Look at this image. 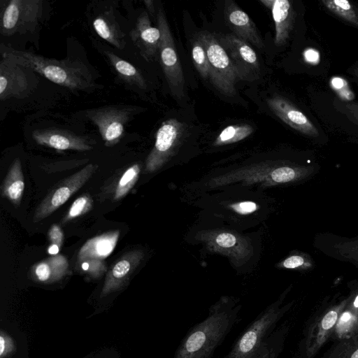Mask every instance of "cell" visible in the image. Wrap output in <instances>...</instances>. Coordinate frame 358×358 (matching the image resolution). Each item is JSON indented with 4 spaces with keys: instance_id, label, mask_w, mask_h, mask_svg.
<instances>
[{
    "instance_id": "cell-1",
    "label": "cell",
    "mask_w": 358,
    "mask_h": 358,
    "mask_svg": "<svg viewBox=\"0 0 358 358\" xmlns=\"http://www.w3.org/2000/svg\"><path fill=\"white\" fill-rule=\"evenodd\" d=\"M241 308L233 298H220L182 339L173 358H210L238 322Z\"/></svg>"
},
{
    "instance_id": "cell-2",
    "label": "cell",
    "mask_w": 358,
    "mask_h": 358,
    "mask_svg": "<svg viewBox=\"0 0 358 358\" xmlns=\"http://www.w3.org/2000/svg\"><path fill=\"white\" fill-rule=\"evenodd\" d=\"M2 57L7 58L50 81L71 90L90 92L94 87L89 69L78 60H58L27 51L5 48Z\"/></svg>"
},
{
    "instance_id": "cell-3",
    "label": "cell",
    "mask_w": 358,
    "mask_h": 358,
    "mask_svg": "<svg viewBox=\"0 0 358 358\" xmlns=\"http://www.w3.org/2000/svg\"><path fill=\"white\" fill-rule=\"evenodd\" d=\"M308 96L315 117L329 131L358 142V101L345 100L315 87L309 90Z\"/></svg>"
},
{
    "instance_id": "cell-4",
    "label": "cell",
    "mask_w": 358,
    "mask_h": 358,
    "mask_svg": "<svg viewBox=\"0 0 358 358\" xmlns=\"http://www.w3.org/2000/svg\"><path fill=\"white\" fill-rule=\"evenodd\" d=\"M278 303L264 309L238 338L225 358H255L283 313Z\"/></svg>"
},
{
    "instance_id": "cell-5",
    "label": "cell",
    "mask_w": 358,
    "mask_h": 358,
    "mask_svg": "<svg viewBox=\"0 0 358 358\" xmlns=\"http://www.w3.org/2000/svg\"><path fill=\"white\" fill-rule=\"evenodd\" d=\"M198 37L207 53L210 68L209 78L213 85L226 96L235 95V83L238 78L226 50L215 36L207 31L200 32Z\"/></svg>"
},
{
    "instance_id": "cell-6",
    "label": "cell",
    "mask_w": 358,
    "mask_h": 358,
    "mask_svg": "<svg viewBox=\"0 0 358 358\" xmlns=\"http://www.w3.org/2000/svg\"><path fill=\"white\" fill-rule=\"evenodd\" d=\"M266 103L279 119L299 134L312 140H327L323 127L311 111L303 110L290 99L280 94L269 97Z\"/></svg>"
},
{
    "instance_id": "cell-7",
    "label": "cell",
    "mask_w": 358,
    "mask_h": 358,
    "mask_svg": "<svg viewBox=\"0 0 358 358\" xmlns=\"http://www.w3.org/2000/svg\"><path fill=\"white\" fill-rule=\"evenodd\" d=\"M120 237L119 230H113L94 236L80 248L76 268L93 278L101 277L106 271L105 259L114 250Z\"/></svg>"
},
{
    "instance_id": "cell-8",
    "label": "cell",
    "mask_w": 358,
    "mask_h": 358,
    "mask_svg": "<svg viewBox=\"0 0 358 358\" xmlns=\"http://www.w3.org/2000/svg\"><path fill=\"white\" fill-rule=\"evenodd\" d=\"M43 14L41 0H10L3 7L1 15V32L4 36L33 30Z\"/></svg>"
},
{
    "instance_id": "cell-9",
    "label": "cell",
    "mask_w": 358,
    "mask_h": 358,
    "mask_svg": "<svg viewBox=\"0 0 358 358\" xmlns=\"http://www.w3.org/2000/svg\"><path fill=\"white\" fill-rule=\"evenodd\" d=\"M157 17L161 32L159 47L161 65L173 95L181 98L185 87L183 70L168 22L162 9H159Z\"/></svg>"
},
{
    "instance_id": "cell-10",
    "label": "cell",
    "mask_w": 358,
    "mask_h": 358,
    "mask_svg": "<svg viewBox=\"0 0 358 358\" xmlns=\"http://www.w3.org/2000/svg\"><path fill=\"white\" fill-rule=\"evenodd\" d=\"M97 169V164H90L53 187L36 208L34 222L48 217L64 204L90 180Z\"/></svg>"
},
{
    "instance_id": "cell-11",
    "label": "cell",
    "mask_w": 358,
    "mask_h": 358,
    "mask_svg": "<svg viewBox=\"0 0 358 358\" xmlns=\"http://www.w3.org/2000/svg\"><path fill=\"white\" fill-rule=\"evenodd\" d=\"M219 41L229 55L238 80L251 82L259 78V59L248 43L234 34L222 35Z\"/></svg>"
},
{
    "instance_id": "cell-12",
    "label": "cell",
    "mask_w": 358,
    "mask_h": 358,
    "mask_svg": "<svg viewBox=\"0 0 358 358\" xmlns=\"http://www.w3.org/2000/svg\"><path fill=\"white\" fill-rule=\"evenodd\" d=\"M185 131V124L176 118L164 121L159 127L153 148L145 161V171L152 173L172 155Z\"/></svg>"
},
{
    "instance_id": "cell-13",
    "label": "cell",
    "mask_w": 358,
    "mask_h": 358,
    "mask_svg": "<svg viewBox=\"0 0 358 358\" xmlns=\"http://www.w3.org/2000/svg\"><path fill=\"white\" fill-rule=\"evenodd\" d=\"M88 118L98 127L105 145L117 144L123 136L124 127L131 115V109L115 106L89 110Z\"/></svg>"
},
{
    "instance_id": "cell-14",
    "label": "cell",
    "mask_w": 358,
    "mask_h": 358,
    "mask_svg": "<svg viewBox=\"0 0 358 358\" xmlns=\"http://www.w3.org/2000/svg\"><path fill=\"white\" fill-rule=\"evenodd\" d=\"M27 68L7 58L2 57L0 64V99L24 97L30 90Z\"/></svg>"
},
{
    "instance_id": "cell-15",
    "label": "cell",
    "mask_w": 358,
    "mask_h": 358,
    "mask_svg": "<svg viewBox=\"0 0 358 358\" xmlns=\"http://www.w3.org/2000/svg\"><path fill=\"white\" fill-rule=\"evenodd\" d=\"M32 137L38 145L57 150L88 151L93 148L87 137L57 128L34 130Z\"/></svg>"
},
{
    "instance_id": "cell-16",
    "label": "cell",
    "mask_w": 358,
    "mask_h": 358,
    "mask_svg": "<svg viewBox=\"0 0 358 358\" xmlns=\"http://www.w3.org/2000/svg\"><path fill=\"white\" fill-rule=\"evenodd\" d=\"M224 15L226 23L234 35L251 43L258 49H263L264 44L254 22L250 16L231 0L224 2Z\"/></svg>"
},
{
    "instance_id": "cell-17",
    "label": "cell",
    "mask_w": 358,
    "mask_h": 358,
    "mask_svg": "<svg viewBox=\"0 0 358 358\" xmlns=\"http://www.w3.org/2000/svg\"><path fill=\"white\" fill-rule=\"evenodd\" d=\"M143 256L141 250H133L117 259L106 274L101 294L106 295L122 288L138 266Z\"/></svg>"
},
{
    "instance_id": "cell-18",
    "label": "cell",
    "mask_w": 358,
    "mask_h": 358,
    "mask_svg": "<svg viewBox=\"0 0 358 358\" xmlns=\"http://www.w3.org/2000/svg\"><path fill=\"white\" fill-rule=\"evenodd\" d=\"M130 37L138 48L141 56L150 61L159 50L161 32L158 27H154L147 12L143 11L138 17Z\"/></svg>"
},
{
    "instance_id": "cell-19",
    "label": "cell",
    "mask_w": 358,
    "mask_h": 358,
    "mask_svg": "<svg viewBox=\"0 0 358 358\" xmlns=\"http://www.w3.org/2000/svg\"><path fill=\"white\" fill-rule=\"evenodd\" d=\"M275 34L274 43L278 47L287 44L296 22L297 13L293 1L273 0L271 7Z\"/></svg>"
},
{
    "instance_id": "cell-20",
    "label": "cell",
    "mask_w": 358,
    "mask_h": 358,
    "mask_svg": "<svg viewBox=\"0 0 358 358\" xmlns=\"http://www.w3.org/2000/svg\"><path fill=\"white\" fill-rule=\"evenodd\" d=\"M69 273L67 259L62 254L53 255L32 266L31 278L38 282L52 283L59 281Z\"/></svg>"
},
{
    "instance_id": "cell-21",
    "label": "cell",
    "mask_w": 358,
    "mask_h": 358,
    "mask_svg": "<svg viewBox=\"0 0 358 358\" xmlns=\"http://www.w3.org/2000/svg\"><path fill=\"white\" fill-rule=\"evenodd\" d=\"M24 189V179L20 159L17 157L11 164L1 185V195L15 208L21 203Z\"/></svg>"
},
{
    "instance_id": "cell-22",
    "label": "cell",
    "mask_w": 358,
    "mask_h": 358,
    "mask_svg": "<svg viewBox=\"0 0 358 358\" xmlns=\"http://www.w3.org/2000/svg\"><path fill=\"white\" fill-rule=\"evenodd\" d=\"M92 24L96 34L101 38L120 50L124 48L125 35L111 10L105 11L98 15Z\"/></svg>"
},
{
    "instance_id": "cell-23",
    "label": "cell",
    "mask_w": 358,
    "mask_h": 358,
    "mask_svg": "<svg viewBox=\"0 0 358 358\" xmlns=\"http://www.w3.org/2000/svg\"><path fill=\"white\" fill-rule=\"evenodd\" d=\"M324 10L341 21L358 29V6L348 0H321Z\"/></svg>"
},
{
    "instance_id": "cell-24",
    "label": "cell",
    "mask_w": 358,
    "mask_h": 358,
    "mask_svg": "<svg viewBox=\"0 0 358 358\" xmlns=\"http://www.w3.org/2000/svg\"><path fill=\"white\" fill-rule=\"evenodd\" d=\"M105 55L118 76L124 81L142 90L146 88V83L143 75L134 65L119 57L112 52L106 50L105 51Z\"/></svg>"
},
{
    "instance_id": "cell-25",
    "label": "cell",
    "mask_w": 358,
    "mask_h": 358,
    "mask_svg": "<svg viewBox=\"0 0 358 358\" xmlns=\"http://www.w3.org/2000/svg\"><path fill=\"white\" fill-rule=\"evenodd\" d=\"M253 131L254 128L248 124L228 126L219 134L213 145L220 146L238 142L249 136Z\"/></svg>"
},
{
    "instance_id": "cell-26",
    "label": "cell",
    "mask_w": 358,
    "mask_h": 358,
    "mask_svg": "<svg viewBox=\"0 0 358 358\" xmlns=\"http://www.w3.org/2000/svg\"><path fill=\"white\" fill-rule=\"evenodd\" d=\"M140 172L139 164H134L124 171L115 186L113 197L114 201L120 200L129 193L136 183Z\"/></svg>"
},
{
    "instance_id": "cell-27",
    "label": "cell",
    "mask_w": 358,
    "mask_h": 358,
    "mask_svg": "<svg viewBox=\"0 0 358 358\" xmlns=\"http://www.w3.org/2000/svg\"><path fill=\"white\" fill-rule=\"evenodd\" d=\"M192 57L193 63L201 77L204 79L209 78L210 68L207 53L199 37L193 43Z\"/></svg>"
},
{
    "instance_id": "cell-28",
    "label": "cell",
    "mask_w": 358,
    "mask_h": 358,
    "mask_svg": "<svg viewBox=\"0 0 358 358\" xmlns=\"http://www.w3.org/2000/svg\"><path fill=\"white\" fill-rule=\"evenodd\" d=\"M93 201L90 195L85 194L77 198L70 206L69 210L62 220V224L80 217L89 212L92 207Z\"/></svg>"
},
{
    "instance_id": "cell-29",
    "label": "cell",
    "mask_w": 358,
    "mask_h": 358,
    "mask_svg": "<svg viewBox=\"0 0 358 358\" xmlns=\"http://www.w3.org/2000/svg\"><path fill=\"white\" fill-rule=\"evenodd\" d=\"M280 335L277 333L272 334L255 358H277L280 349Z\"/></svg>"
},
{
    "instance_id": "cell-30",
    "label": "cell",
    "mask_w": 358,
    "mask_h": 358,
    "mask_svg": "<svg viewBox=\"0 0 358 358\" xmlns=\"http://www.w3.org/2000/svg\"><path fill=\"white\" fill-rule=\"evenodd\" d=\"M48 237L50 243L48 249V253L53 255H58L64 242V233L61 227L58 224H52L48 230Z\"/></svg>"
},
{
    "instance_id": "cell-31",
    "label": "cell",
    "mask_w": 358,
    "mask_h": 358,
    "mask_svg": "<svg viewBox=\"0 0 358 358\" xmlns=\"http://www.w3.org/2000/svg\"><path fill=\"white\" fill-rule=\"evenodd\" d=\"M296 177L295 171L288 166H282L273 169L271 172V178L275 182H287Z\"/></svg>"
},
{
    "instance_id": "cell-32",
    "label": "cell",
    "mask_w": 358,
    "mask_h": 358,
    "mask_svg": "<svg viewBox=\"0 0 358 358\" xmlns=\"http://www.w3.org/2000/svg\"><path fill=\"white\" fill-rule=\"evenodd\" d=\"M215 243L218 248H231L237 243V238L231 233L222 232L216 235Z\"/></svg>"
},
{
    "instance_id": "cell-33",
    "label": "cell",
    "mask_w": 358,
    "mask_h": 358,
    "mask_svg": "<svg viewBox=\"0 0 358 358\" xmlns=\"http://www.w3.org/2000/svg\"><path fill=\"white\" fill-rule=\"evenodd\" d=\"M232 209L241 215H248L257 210V206L252 201H243L231 205Z\"/></svg>"
},
{
    "instance_id": "cell-34",
    "label": "cell",
    "mask_w": 358,
    "mask_h": 358,
    "mask_svg": "<svg viewBox=\"0 0 358 358\" xmlns=\"http://www.w3.org/2000/svg\"><path fill=\"white\" fill-rule=\"evenodd\" d=\"M13 349V344L11 338L7 335L1 333L0 337V355L3 357L10 353Z\"/></svg>"
},
{
    "instance_id": "cell-35",
    "label": "cell",
    "mask_w": 358,
    "mask_h": 358,
    "mask_svg": "<svg viewBox=\"0 0 358 358\" xmlns=\"http://www.w3.org/2000/svg\"><path fill=\"white\" fill-rule=\"evenodd\" d=\"M337 320V313L335 310H331L326 314L322 321V327L324 329L327 330L333 327Z\"/></svg>"
},
{
    "instance_id": "cell-36",
    "label": "cell",
    "mask_w": 358,
    "mask_h": 358,
    "mask_svg": "<svg viewBox=\"0 0 358 358\" xmlns=\"http://www.w3.org/2000/svg\"><path fill=\"white\" fill-rule=\"evenodd\" d=\"M303 264V259L300 256H292L283 262V266L288 268H296Z\"/></svg>"
},
{
    "instance_id": "cell-37",
    "label": "cell",
    "mask_w": 358,
    "mask_h": 358,
    "mask_svg": "<svg viewBox=\"0 0 358 358\" xmlns=\"http://www.w3.org/2000/svg\"><path fill=\"white\" fill-rule=\"evenodd\" d=\"M346 74L349 79L358 86V60L346 69Z\"/></svg>"
},
{
    "instance_id": "cell-38",
    "label": "cell",
    "mask_w": 358,
    "mask_h": 358,
    "mask_svg": "<svg viewBox=\"0 0 358 358\" xmlns=\"http://www.w3.org/2000/svg\"><path fill=\"white\" fill-rule=\"evenodd\" d=\"M143 3L145 5V7L147 8L148 12L150 14L153 16L155 14V6H154V2L151 0H145Z\"/></svg>"
},
{
    "instance_id": "cell-39",
    "label": "cell",
    "mask_w": 358,
    "mask_h": 358,
    "mask_svg": "<svg viewBox=\"0 0 358 358\" xmlns=\"http://www.w3.org/2000/svg\"><path fill=\"white\" fill-rule=\"evenodd\" d=\"M352 318V315L349 313H344L341 317L340 325L343 326L345 324H348Z\"/></svg>"
},
{
    "instance_id": "cell-40",
    "label": "cell",
    "mask_w": 358,
    "mask_h": 358,
    "mask_svg": "<svg viewBox=\"0 0 358 358\" xmlns=\"http://www.w3.org/2000/svg\"><path fill=\"white\" fill-rule=\"evenodd\" d=\"M351 358H358V350L354 352Z\"/></svg>"
},
{
    "instance_id": "cell-41",
    "label": "cell",
    "mask_w": 358,
    "mask_h": 358,
    "mask_svg": "<svg viewBox=\"0 0 358 358\" xmlns=\"http://www.w3.org/2000/svg\"><path fill=\"white\" fill-rule=\"evenodd\" d=\"M354 306H355V307H358V296L356 297V299H355V300Z\"/></svg>"
},
{
    "instance_id": "cell-42",
    "label": "cell",
    "mask_w": 358,
    "mask_h": 358,
    "mask_svg": "<svg viewBox=\"0 0 358 358\" xmlns=\"http://www.w3.org/2000/svg\"><path fill=\"white\" fill-rule=\"evenodd\" d=\"M355 2H356V4H357V6H358V1H355Z\"/></svg>"
}]
</instances>
